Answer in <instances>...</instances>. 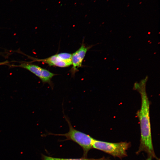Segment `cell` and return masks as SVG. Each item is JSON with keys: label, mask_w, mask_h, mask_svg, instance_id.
I'll return each instance as SVG.
<instances>
[{"label": "cell", "mask_w": 160, "mask_h": 160, "mask_svg": "<svg viewBox=\"0 0 160 160\" xmlns=\"http://www.w3.org/2000/svg\"><path fill=\"white\" fill-rule=\"evenodd\" d=\"M42 160H105L104 158L98 159H87L82 158L80 159H62L52 157L42 154Z\"/></svg>", "instance_id": "7"}, {"label": "cell", "mask_w": 160, "mask_h": 160, "mask_svg": "<svg viewBox=\"0 0 160 160\" xmlns=\"http://www.w3.org/2000/svg\"><path fill=\"white\" fill-rule=\"evenodd\" d=\"M92 46H87L82 43L81 47L75 52L72 54V65L71 71L72 75H74L78 71V68L81 67L83 60L87 51Z\"/></svg>", "instance_id": "5"}, {"label": "cell", "mask_w": 160, "mask_h": 160, "mask_svg": "<svg viewBox=\"0 0 160 160\" xmlns=\"http://www.w3.org/2000/svg\"><path fill=\"white\" fill-rule=\"evenodd\" d=\"M33 59L34 62H42L46 63L50 66L65 68L72 65V62L65 59L61 53L55 55L44 59H39L35 58Z\"/></svg>", "instance_id": "6"}, {"label": "cell", "mask_w": 160, "mask_h": 160, "mask_svg": "<svg viewBox=\"0 0 160 160\" xmlns=\"http://www.w3.org/2000/svg\"><path fill=\"white\" fill-rule=\"evenodd\" d=\"M148 79L146 76L139 82H136L134 89L140 94L141 97V106L137 112L140 123L141 138L138 152L144 151L149 157L158 160L153 149L151 130L150 117V102L146 91V83Z\"/></svg>", "instance_id": "1"}, {"label": "cell", "mask_w": 160, "mask_h": 160, "mask_svg": "<svg viewBox=\"0 0 160 160\" xmlns=\"http://www.w3.org/2000/svg\"><path fill=\"white\" fill-rule=\"evenodd\" d=\"M64 117L69 126V131L64 134L51 133L48 134L63 136L65 137L67 140L75 142L82 147L84 151V156H86L88 151L92 148V143L94 139L89 135L74 129L72 126L68 118L65 116Z\"/></svg>", "instance_id": "2"}, {"label": "cell", "mask_w": 160, "mask_h": 160, "mask_svg": "<svg viewBox=\"0 0 160 160\" xmlns=\"http://www.w3.org/2000/svg\"><path fill=\"white\" fill-rule=\"evenodd\" d=\"M129 146L130 143L126 142L113 143L95 139L92 143V148L103 151L114 157L120 158L127 156L126 151Z\"/></svg>", "instance_id": "3"}, {"label": "cell", "mask_w": 160, "mask_h": 160, "mask_svg": "<svg viewBox=\"0 0 160 160\" xmlns=\"http://www.w3.org/2000/svg\"><path fill=\"white\" fill-rule=\"evenodd\" d=\"M15 66L20 67L29 71L38 77L44 83H47L52 87L51 79L56 75L48 70L37 65L27 63H23Z\"/></svg>", "instance_id": "4"}, {"label": "cell", "mask_w": 160, "mask_h": 160, "mask_svg": "<svg viewBox=\"0 0 160 160\" xmlns=\"http://www.w3.org/2000/svg\"><path fill=\"white\" fill-rule=\"evenodd\" d=\"M105 160H106V159H105Z\"/></svg>", "instance_id": "9"}, {"label": "cell", "mask_w": 160, "mask_h": 160, "mask_svg": "<svg viewBox=\"0 0 160 160\" xmlns=\"http://www.w3.org/2000/svg\"><path fill=\"white\" fill-rule=\"evenodd\" d=\"M152 158L151 157H149L146 160H152Z\"/></svg>", "instance_id": "8"}]
</instances>
